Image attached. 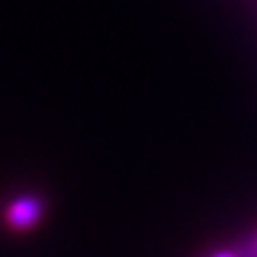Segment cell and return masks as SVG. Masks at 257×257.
Masks as SVG:
<instances>
[{
    "label": "cell",
    "mask_w": 257,
    "mask_h": 257,
    "mask_svg": "<svg viewBox=\"0 0 257 257\" xmlns=\"http://www.w3.org/2000/svg\"><path fill=\"white\" fill-rule=\"evenodd\" d=\"M44 212H46V205L41 196L23 194L7 205L5 221L14 230H30L44 218Z\"/></svg>",
    "instance_id": "cell-1"
},
{
    "label": "cell",
    "mask_w": 257,
    "mask_h": 257,
    "mask_svg": "<svg viewBox=\"0 0 257 257\" xmlns=\"http://www.w3.org/2000/svg\"><path fill=\"white\" fill-rule=\"evenodd\" d=\"M212 257H241V252H237V250H218V252H214Z\"/></svg>",
    "instance_id": "cell-2"
}]
</instances>
